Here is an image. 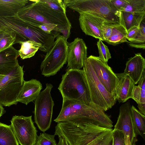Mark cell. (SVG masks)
<instances>
[{
  "label": "cell",
  "instance_id": "obj_28",
  "mask_svg": "<svg viewBox=\"0 0 145 145\" xmlns=\"http://www.w3.org/2000/svg\"><path fill=\"white\" fill-rule=\"evenodd\" d=\"M143 21L139 25V32L137 36L134 39L128 42L131 47L143 49L145 48V24L144 21Z\"/></svg>",
  "mask_w": 145,
  "mask_h": 145
},
{
  "label": "cell",
  "instance_id": "obj_21",
  "mask_svg": "<svg viewBox=\"0 0 145 145\" xmlns=\"http://www.w3.org/2000/svg\"><path fill=\"white\" fill-rule=\"evenodd\" d=\"M145 18V13H137L120 11L119 23L127 31L134 26H139Z\"/></svg>",
  "mask_w": 145,
  "mask_h": 145
},
{
  "label": "cell",
  "instance_id": "obj_25",
  "mask_svg": "<svg viewBox=\"0 0 145 145\" xmlns=\"http://www.w3.org/2000/svg\"><path fill=\"white\" fill-rule=\"evenodd\" d=\"M0 145H19L10 125L0 122Z\"/></svg>",
  "mask_w": 145,
  "mask_h": 145
},
{
  "label": "cell",
  "instance_id": "obj_11",
  "mask_svg": "<svg viewBox=\"0 0 145 145\" xmlns=\"http://www.w3.org/2000/svg\"><path fill=\"white\" fill-rule=\"evenodd\" d=\"M96 75L106 90L115 97V91L118 79L107 63L99 57L91 55L87 57Z\"/></svg>",
  "mask_w": 145,
  "mask_h": 145
},
{
  "label": "cell",
  "instance_id": "obj_35",
  "mask_svg": "<svg viewBox=\"0 0 145 145\" xmlns=\"http://www.w3.org/2000/svg\"><path fill=\"white\" fill-rule=\"evenodd\" d=\"M141 88V94L139 103L138 104H145V70L138 83Z\"/></svg>",
  "mask_w": 145,
  "mask_h": 145
},
{
  "label": "cell",
  "instance_id": "obj_2",
  "mask_svg": "<svg viewBox=\"0 0 145 145\" xmlns=\"http://www.w3.org/2000/svg\"><path fill=\"white\" fill-rule=\"evenodd\" d=\"M61 110L54 121L56 122L72 121L90 123L112 128L113 122L105 111L94 105H87L79 101L63 98Z\"/></svg>",
  "mask_w": 145,
  "mask_h": 145
},
{
  "label": "cell",
  "instance_id": "obj_36",
  "mask_svg": "<svg viewBox=\"0 0 145 145\" xmlns=\"http://www.w3.org/2000/svg\"><path fill=\"white\" fill-rule=\"evenodd\" d=\"M139 30V26H134L127 30L126 38L129 41L134 39L138 34Z\"/></svg>",
  "mask_w": 145,
  "mask_h": 145
},
{
  "label": "cell",
  "instance_id": "obj_31",
  "mask_svg": "<svg viewBox=\"0 0 145 145\" xmlns=\"http://www.w3.org/2000/svg\"><path fill=\"white\" fill-rule=\"evenodd\" d=\"M55 135L43 132L37 136L35 145H57Z\"/></svg>",
  "mask_w": 145,
  "mask_h": 145
},
{
  "label": "cell",
  "instance_id": "obj_6",
  "mask_svg": "<svg viewBox=\"0 0 145 145\" xmlns=\"http://www.w3.org/2000/svg\"><path fill=\"white\" fill-rule=\"evenodd\" d=\"M83 69L87 82L92 103L104 111L111 108L116 104V98L100 82L87 58L84 63Z\"/></svg>",
  "mask_w": 145,
  "mask_h": 145
},
{
  "label": "cell",
  "instance_id": "obj_10",
  "mask_svg": "<svg viewBox=\"0 0 145 145\" xmlns=\"http://www.w3.org/2000/svg\"><path fill=\"white\" fill-rule=\"evenodd\" d=\"M10 121V125L19 144L35 145L38 131L34 125L32 116L15 115L12 117Z\"/></svg>",
  "mask_w": 145,
  "mask_h": 145
},
{
  "label": "cell",
  "instance_id": "obj_20",
  "mask_svg": "<svg viewBox=\"0 0 145 145\" xmlns=\"http://www.w3.org/2000/svg\"><path fill=\"white\" fill-rule=\"evenodd\" d=\"M17 14L23 20L37 27L43 24L51 23L36 10L32 3L20 9L17 12Z\"/></svg>",
  "mask_w": 145,
  "mask_h": 145
},
{
  "label": "cell",
  "instance_id": "obj_44",
  "mask_svg": "<svg viewBox=\"0 0 145 145\" xmlns=\"http://www.w3.org/2000/svg\"><path fill=\"white\" fill-rule=\"evenodd\" d=\"M6 33L0 31V40Z\"/></svg>",
  "mask_w": 145,
  "mask_h": 145
},
{
  "label": "cell",
  "instance_id": "obj_18",
  "mask_svg": "<svg viewBox=\"0 0 145 145\" xmlns=\"http://www.w3.org/2000/svg\"><path fill=\"white\" fill-rule=\"evenodd\" d=\"M145 69V59L141 53H138L128 59L123 73L128 75L136 85L140 79Z\"/></svg>",
  "mask_w": 145,
  "mask_h": 145
},
{
  "label": "cell",
  "instance_id": "obj_42",
  "mask_svg": "<svg viewBox=\"0 0 145 145\" xmlns=\"http://www.w3.org/2000/svg\"><path fill=\"white\" fill-rule=\"evenodd\" d=\"M125 145H131L130 138L129 136L125 137Z\"/></svg>",
  "mask_w": 145,
  "mask_h": 145
},
{
  "label": "cell",
  "instance_id": "obj_14",
  "mask_svg": "<svg viewBox=\"0 0 145 145\" xmlns=\"http://www.w3.org/2000/svg\"><path fill=\"white\" fill-rule=\"evenodd\" d=\"M41 14L51 23L57 25V31L71 27V25L66 14L58 12L40 2L38 0H30Z\"/></svg>",
  "mask_w": 145,
  "mask_h": 145
},
{
  "label": "cell",
  "instance_id": "obj_9",
  "mask_svg": "<svg viewBox=\"0 0 145 145\" xmlns=\"http://www.w3.org/2000/svg\"><path fill=\"white\" fill-rule=\"evenodd\" d=\"M53 87L51 84H46L45 88L35 100V122L43 132L50 128L52 122L54 103L50 92Z\"/></svg>",
  "mask_w": 145,
  "mask_h": 145
},
{
  "label": "cell",
  "instance_id": "obj_38",
  "mask_svg": "<svg viewBox=\"0 0 145 145\" xmlns=\"http://www.w3.org/2000/svg\"><path fill=\"white\" fill-rule=\"evenodd\" d=\"M141 94V88L138 85L134 87L131 98L133 99L138 104L139 103Z\"/></svg>",
  "mask_w": 145,
  "mask_h": 145
},
{
  "label": "cell",
  "instance_id": "obj_32",
  "mask_svg": "<svg viewBox=\"0 0 145 145\" xmlns=\"http://www.w3.org/2000/svg\"><path fill=\"white\" fill-rule=\"evenodd\" d=\"M97 44L99 54V57L103 61L107 63L108 60L111 58L108 46L100 39H99Z\"/></svg>",
  "mask_w": 145,
  "mask_h": 145
},
{
  "label": "cell",
  "instance_id": "obj_33",
  "mask_svg": "<svg viewBox=\"0 0 145 145\" xmlns=\"http://www.w3.org/2000/svg\"><path fill=\"white\" fill-rule=\"evenodd\" d=\"M113 133V145H125V136L122 131L114 129Z\"/></svg>",
  "mask_w": 145,
  "mask_h": 145
},
{
  "label": "cell",
  "instance_id": "obj_7",
  "mask_svg": "<svg viewBox=\"0 0 145 145\" xmlns=\"http://www.w3.org/2000/svg\"><path fill=\"white\" fill-rule=\"evenodd\" d=\"M67 42L63 35L56 37L52 46L48 52L40 65L41 74L49 77L56 74L67 60Z\"/></svg>",
  "mask_w": 145,
  "mask_h": 145
},
{
  "label": "cell",
  "instance_id": "obj_13",
  "mask_svg": "<svg viewBox=\"0 0 145 145\" xmlns=\"http://www.w3.org/2000/svg\"><path fill=\"white\" fill-rule=\"evenodd\" d=\"M131 106L128 101L120 106L119 114L114 129L122 131L125 137L129 136L131 145H136L138 140L135 133L131 119Z\"/></svg>",
  "mask_w": 145,
  "mask_h": 145
},
{
  "label": "cell",
  "instance_id": "obj_16",
  "mask_svg": "<svg viewBox=\"0 0 145 145\" xmlns=\"http://www.w3.org/2000/svg\"><path fill=\"white\" fill-rule=\"evenodd\" d=\"M42 89L40 82L36 79L24 81L16 101L27 105L37 99Z\"/></svg>",
  "mask_w": 145,
  "mask_h": 145
},
{
  "label": "cell",
  "instance_id": "obj_45",
  "mask_svg": "<svg viewBox=\"0 0 145 145\" xmlns=\"http://www.w3.org/2000/svg\"><path fill=\"white\" fill-rule=\"evenodd\" d=\"M4 76L0 75V83Z\"/></svg>",
  "mask_w": 145,
  "mask_h": 145
},
{
  "label": "cell",
  "instance_id": "obj_30",
  "mask_svg": "<svg viewBox=\"0 0 145 145\" xmlns=\"http://www.w3.org/2000/svg\"><path fill=\"white\" fill-rule=\"evenodd\" d=\"M41 3L60 13L66 14V7L63 1L61 0H38Z\"/></svg>",
  "mask_w": 145,
  "mask_h": 145
},
{
  "label": "cell",
  "instance_id": "obj_41",
  "mask_svg": "<svg viewBox=\"0 0 145 145\" xmlns=\"http://www.w3.org/2000/svg\"><path fill=\"white\" fill-rule=\"evenodd\" d=\"M59 142L57 145H69L65 139L62 136H59Z\"/></svg>",
  "mask_w": 145,
  "mask_h": 145
},
{
  "label": "cell",
  "instance_id": "obj_26",
  "mask_svg": "<svg viewBox=\"0 0 145 145\" xmlns=\"http://www.w3.org/2000/svg\"><path fill=\"white\" fill-rule=\"evenodd\" d=\"M28 2L27 0H0V10L17 12Z\"/></svg>",
  "mask_w": 145,
  "mask_h": 145
},
{
  "label": "cell",
  "instance_id": "obj_37",
  "mask_svg": "<svg viewBox=\"0 0 145 145\" xmlns=\"http://www.w3.org/2000/svg\"><path fill=\"white\" fill-rule=\"evenodd\" d=\"M39 27L43 31L48 34L51 33L53 31L57 32V25L51 23L43 24Z\"/></svg>",
  "mask_w": 145,
  "mask_h": 145
},
{
  "label": "cell",
  "instance_id": "obj_1",
  "mask_svg": "<svg viewBox=\"0 0 145 145\" xmlns=\"http://www.w3.org/2000/svg\"><path fill=\"white\" fill-rule=\"evenodd\" d=\"M113 130L90 123L68 121L59 123L57 135L69 145H113Z\"/></svg>",
  "mask_w": 145,
  "mask_h": 145
},
{
  "label": "cell",
  "instance_id": "obj_40",
  "mask_svg": "<svg viewBox=\"0 0 145 145\" xmlns=\"http://www.w3.org/2000/svg\"><path fill=\"white\" fill-rule=\"evenodd\" d=\"M71 29L70 28H68L65 29L60 30L59 31V33L62 34L63 36L66 41L70 36Z\"/></svg>",
  "mask_w": 145,
  "mask_h": 145
},
{
  "label": "cell",
  "instance_id": "obj_46",
  "mask_svg": "<svg viewBox=\"0 0 145 145\" xmlns=\"http://www.w3.org/2000/svg\"><path fill=\"white\" fill-rule=\"evenodd\" d=\"M143 145H144V144H143Z\"/></svg>",
  "mask_w": 145,
  "mask_h": 145
},
{
  "label": "cell",
  "instance_id": "obj_12",
  "mask_svg": "<svg viewBox=\"0 0 145 145\" xmlns=\"http://www.w3.org/2000/svg\"><path fill=\"white\" fill-rule=\"evenodd\" d=\"M87 47L84 40L77 37L70 43L67 42V68L80 69L87 58Z\"/></svg>",
  "mask_w": 145,
  "mask_h": 145
},
{
  "label": "cell",
  "instance_id": "obj_15",
  "mask_svg": "<svg viewBox=\"0 0 145 145\" xmlns=\"http://www.w3.org/2000/svg\"><path fill=\"white\" fill-rule=\"evenodd\" d=\"M79 14V21L82 31L86 35L104 41L101 27L103 23L106 21L88 13H83Z\"/></svg>",
  "mask_w": 145,
  "mask_h": 145
},
{
  "label": "cell",
  "instance_id": "obj_39",
  "mask_svg": "<svg viewBox=\"0 0 145 145\" xmlns=\"http://www.w3.org/2000/svg\"><path fill=\"white\" fill-rule=\"evenodd\" d=\"M110 1L116 8L120 11L126 6L128 0H110Z\"/></svg>",
  "mask_w": 145,
  "mask_h": 145
},
{
  "label": "cell",
  "instance_id": "obj_4",
  "mask_svg": "<svg viewBox=\"0 0 145 145\" xmlns=\"http://www.w3.org/2000/svg\"><path fill=\"white\" fill-rule=\"evenodd\" d=\"M0 31L4 32L13 31L16 35L15 43L31 40L41 45L48 38V34L38 27L31 24L20 18L17 14L3 16L0 12Z\"/></svg>",
  "mask_w": 145,
  "mask_h": 145
},
{
  "label": "cell",
  "instance_id": "obj_23",
  "mask_svg": "<svg viewBox=\"0 0 145 145\" xmlns=\"http://www.w3.org/2000/svg\"><path fill=\"white\" fill-rule=\"evenodd\" d=\"M127 31L119 23H114L111 34L105 41L108 44L116 46L124 42H128L127 39Z\"/></svg>",
  "mask_w": 145,
  "mask_h": 145
},
{
  "label": "cell",
  "instance_id": "obj_29",
  "mask_svg": "<svg viewBox=\"0 0 145 145\" xmlns=\"http://www.w3.org/2000/svg\"><path fill=\"white\" fill-rule=\"evenodd\" d=\"M16 40V35L13 31L6 32L0 40V52L6 49L15 44Z\"/></svg>",
  "mask_w": 145,
  "mask_h": 145
},
{
  "label": "cell",
  "instance_id": "obj_22",
  "mask_svg": "<svg viewBox=\"0 0 145 145\" xmlns=\"http://www.w3.org/2000/svg\"><path fill=\"white\" fill-rule=\"evenodd\" d=\"M131 114L136 136H141L144 140L145 138V116L134 106L131 107Z\"/></svg>",
  "mask_w": 145,
  "mask_h": 145
},
{
  "label": "cell",
  "instance_id": "obj_8",
  "mask_svg": "<svg viewBox=\"0 0 145 145\" xmlns=\"http://www.w3.org/2000/svg\"><path fill=\"white\" fill-rule=\"evenodd\" d=\"M24 66L19 65L5 76L0 83V104L9 106L17 103L24 80Z\"/></svg>",
  "mask_w": 145,
  "mask_h": 145
},
{
  "label": "cell",
  "instance_id": "obj_17",
  "mask_svg": "<svg viewBox=\"0 0 145 145\" xmlns=\"http://www.w3.org/2000/svg\"><path fill=\"white\" fill-rule=\"evenodd\" d=\"M116 74L118 80L116 89V98L119 103H123L131 98L135 84L127 74L123 72Z\"/></svg>",
  "mask_w": 145,
  "mask_h": 145
},
{
  "label": "cell",
  "instance_id": "obj_27",
  "mask_svg": "<svg viewBox=\"0 0 145 145\" xmlns=\"http://www.w3.org/2000/svg\"><path fill=\"white\" fill-rule=\"evenodd\" d=\"M120 11L137 13H145V0H128L126 6Z\"/></svg>",
  "mask_w": 145,
  "mask_h": 145
},
{
  "label": "cell",
  "instance_id": "obj_43",
  "mask_svg": "<svg viewBox=\"0 0 145 145\" xmlns=\"http://www.w3.org/2000/svg\"><path fill=\"white\" fill-rule=\"evenodd\" d=\"M5 111L3 106L0 104V118L5 113Z\"/></svg>",
  "mask_w": 145,
  "mask_h": 145
},
{
  "label": "cell",
  "instance_id": "obj_3",
  "mask_svg": "<svg viewBox=\"0 0 145 145\" xmlns=\"http://www.w3.org/2000/svg\"><path fill=\"white\" fill-rule=\"evenodd\" d=\"M58 89L63 98L76 101L87 105L93 104L83 69L66 71L62 75Z\"/></svg>",
  "mask_w": 145,
  "mask_h": 145
},
{
  "label": "cell",
  "instance_id": "obj_19",
  "mask_svg": "<svg viewBox=\"0 0 145 145\" xmlns=\"http://www.w3.org/2000/svg\"><path fill=\"white\" fill-rule=\"evenodd\" d=\"M18 50L11 46L0 52V75L5 76L19 65Z\"/></svg>",
  "mask_w": 145,
  "mask_h": 145
},
{
  "label": "cell",
  "instance_id": "obj_24",
  "mask_svg": "<svg viewBox=\"0 0 145 145\" xmlns=\"http://www.w3.org/2000/svg\"><path fill=\"white\" fill-rule=\"evenodd\" d=\"M18 54L23 59L30 58L34 56L40 48L41 44L34 41L28 40L22 42Z\"/></svg>",
  "mask_w": 145,
  "mask_h": 145
},
{
  "label": "cell",
  "instance_id": "obj_5",
  "mask_svg": "<svg viewBox=\"0 0 145 145\" xmlns=\"http://www.w3.org/2000/svg\"><path fill=\"white\" fill-rule=\"evenodd\" d=\"M65 7L79 14L85 13L113 23L119 22L120 11L110 0H65Z\"/></svg>",
  "mask_w": 145,
  "mask_h": 145
},
{
  "label": "cell",
  "instance_id": "obj_34",
  "mask_svg": "<svg viewBox=\"0 0 145 145\" xmlns=\"http://www.w3.org/2000/svg\"><path fill=\"white\" fill-rule=\"evenodd\" d=\"M114 23L107 22H104L101 27V30L104 41L110 37L112 33Z\"/></svg>",
  "mask_w": 145,
  "mask_h": 145
}]
</instances>
